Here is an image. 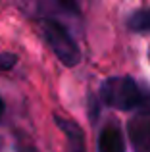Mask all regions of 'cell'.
Masks as SVG:
<instances>
[{"instance_id":"6da1fadb","label":"cell","mask_w":150,"mask_h":152,"mask_svg":"<svg viewBox=\"0 0 150 152\" xmlns=\"http://www.w3.org/2000/svg\"><path fill=\"white\" fill-rule=\"evenodd\" d=\"M100 98L116 110H139L141 115H150V91L131 77H108L100 87Z\"/></svg>"},{"instance_id":"7a4b0ae2","label":"cell","mask_w":150,"mask_h":152,"mask_svg":"<svg viewBox=\"0 0 150 152\" xmlns=\"http://www.w3.org/2000/svg\"><path fill=\"white\" fill-rule=\"evenodd\" d=\"M41 29L44 35L48 46L56 54V58L60 60L64 66L73 67L81 62V50H79L75 39L68 31V27L64 23H60L54 18H42L41 19Z\"/></svg>"},{"instance_id":"3957f363","label":"cell","mask_w":150,"mask_h":152,"mask_svg":"<svg viewBox=\"0 0 150 152\" xmlns=\"http://www.w3.org/2000/svg\"><path fill=\"white\" fill-rule=\"evenodd\" d=\"M127 135L135 152H150V115H137L127 123Z\"/></svg>"},{"instance_id":"277c9868","label":"cell","mask_w":150,"mask_h":152,"mask_svg":"<svg viewBox=\"0 0 150 152\" xmlns=\"http://www.w3.org/2000/svg\"><path fill=\"white\" fill-rule=\"evenodd\" d=\"M54 121L60 127V131L68 139V152H87L85 146V133H83L81 125L75 123L69 118H62V115H54Z\"/></svg>"},{"instance_id":"5b68a950","label":"cell","mask_w":150,"mask_h":152,"mask_svg":"<svg viewBox=\"0 0 150 152\" xmlns=\"http://www.w3.org/2000/svg\"><path fill=\"white\" fill-rule=\"evenodd\" d=\"M98 152H125V139L116 123H108L98 135Z\"/></svg>"},{"instance_id":"8992f818","label":"cell","mask_w":150,"mask_h":152,"mask_svg":"<svg viewBox=\"0 0 150 152\" xmlns=\"http://www.w3.org/2000/svg\"><path fill=\"white\" fill-rule=\"evenodd\" d=\"M127 27L135 33H148L150 31V8L135 10L127 19Z\"/></svg>"},{"instance_id":"52a82bcc","label":"cell","mask_w":150,"mask_h":152,"mask_svg":"<svg viewBox=\"0 0 150 152\" xmlns=\"http://www.w3.org/2000/svg\"><path fill=\"white\" fill-rule=\"evenodd\" d=\"M17 64V56L12 52H0V73L10 71L12 67Z\"/></svg>"},{"instance_id":"ba28073f","label":"cell","mask_w":150,"mask_h":152,"mask_svg":"<svg viewBox=\"0 0 150 152\" xmlns=\"http://www.w3.org/2000/svg\"><path fill=\"white\" fill-rule=\"evenodd\" d=\"M15 152H37V148L31 146V145H21V146H17V150H15Z\"/></svg>"},{"instance_id":"9c48e42d","label":"cell","mask_w":150,"mask_h":152,"mask_svg":"<svg viewBox=\"0 0 150 152\" xmlns=\"http://www.w3.org/2000/svg\"><path fill=\"white\" fill-rule=\"evenodd\" d=\"M2 115H4V100L0 96V119H2Z\"/></svg>"}]
</instances>
